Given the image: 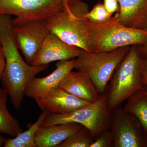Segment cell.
I'll return each instance as SVG.
<instances>
[{"mask_svg": "<svg viewBox=\"0 0 147 147\" xmlns=\"http://www.w3.org/2000/svg\"><path fill=\"white\" fill-rule=\"evenodd\" d=\"M142 60L138 45H132L116 69L104 94L110 112L121 105L135 92L144 88L142 84Z\"/></svg>", "mask_w": 147, "mask_h": 147, "instance_id": "6da1fadb", "label": "cell"}, {"mask_svg": "<svg viewBox=\"0 0 147 147\" xmlns=\"http://www.w3.org/2000/svg\"><path fill=\"white\" fill-rule=\"evenodd\" d=\"M118 13L101 24L87 20L91 53L110 52L121 47L139 45L147 42V29L130 28L119 21Z\"/></svg>", "mask_w": 147, "mask_h": 147, "instance_id": "7a4b0ae2", "label": "cell"}, {"mask_svg": "<svg viewBox=\"0 0 147 147\" xmlns=\"http://www.w3.org/2000/svg\"><path fill=\"white\" fill-rule=\"evenodd\" d=\"M89 10L87 3H75L47 19V27L67 44L91 53L87 20L84 17Z\"/></svg>", "mask_w": 147, "mask_h": 147, "instance_id": "3957f363", "label": "cell"}, {"mask_svg": "<svg viewBox=\"0 0 147 147\" xmlns=\"http://www.w3.org/2000/svg\"><path fill=\"white\" fill-rule=\"evenodd\" d=\"M131 46L97 53H89L82 50L74 60V69L88 74L99 94H104L114 71L128 53Z\"/></svg>", "mask_w": 147, "mask_h": 147, "instance_id": "277c9868", "label": "cell"}, {"mask_svg": "<svg viewBox=\"0 0 147 147\" xmlns=\"http://www.w3.org/2000/svg\"><path fill=\"white\" fill-rule=\"evenodd\" d=\"M68 123L79 124L88 129L95 139L102 131L111 128L110 112L105 95H100L95 102L71 113L62 115L49 114L41 126Z\"/></svg>", "mask_w": 147, "mask_h": 147, "instance_id": "5b68a950", "label": "cell"}, {"mask_svg": "<svg viewBox=\"0 0 147 147\" xmlns=\"http://www.w3.org/2000/svg\"><path fill=\"white\" fill-rule=\"evenodd\" d=\"M83 0H0V14L31 20H47Z\"/></svg>", "mask_w": 147, "mask_h": 147, "instance_id": "8992f818", "label": "cell"}, {"mask_svg": "<svg viewBox=\"0 0 147 147\" xmlns=\"http://www.w3.org/2000/svg\"><path fill=\"white\" fill-rule=\"evenodd\" d=\"M13 32L18 50L25 61L32 64L45 38L50 33L47 20L12 18Z\"/></svg>", "mask_w": 147, "mask_h": 147, "instance_id": "52a82bcc", "label": "cell"}, {"mask_svg": "<svg viewBox=\"0 0 147 147\" xmlns=\"http://www.w3.org/2000/svg\"><path fill=\"white\" fill-rule=\"evenodd\" d=\"M113 147H147V132L137 118L121 105L110 112Z\"/></svg>", "mask_w": 147, "mask_h": 147, "instance_id": "ba28073f", "label": "cell"}, {"mask_svg": "<svg viewBox=\"0 0 147 147\" xmlns=\"http://www.w3.org/2000/svg\"><path fill=\"white\" fill-rule=\"evenodd\" d=\"M75 59L59 61L56 69L48 76L35 77L29 85L26 96L35 100L44 98L59 87L66 76L74 69Z\"/></svg>", "mask_w": 147, "mask_h": 147, "instance_id": "9c48e42d", "label": "cell"}, {"mask_svg": "<svg viewBox=\"0 0 147 147\" xmlns=\"http://www.w3.org/2000/svg\"><path fill=\"white\" fill-rule=\"evenodd\" d=\"M82 50L67 44L50 32L44 40L32 65H48L55 61L75 59L79 56Z\"/></svg>", "mask_w": 147, "mask_h": 147, "instance_id": "30bf717a", "label": "cell"}, {"mask_svg": "<svg viewBox=\"0 0 147 147\" xmlns=\"http://www.w3.org/2000/svg\"><path fill=\"white\" fill-rule=\"evenodd\" d=\"M36 101L42 112L52 115L67 114L91 103L76 97L59 87L46 97Z\"/></svg>", "mask_w": 147, "mask_h": 147, "instance_id": "8fae6325", "label": "cell"}, {"mask_svg": "<svg viewBox=\"0 0 147 147\" xmlns=\"http://www.w3.org/2000/svg\"><path fill=\"white\" fill-rule=\"evenodd\" d=\"M59 87L76 97L90 102H95L100 96L89 76L82 71H71Z\"/></svg>", "mask_w": 147, "mask_h": 147, "instance_id": "7c38bea8", "label": "cell"}, {"mask_svg": "<svg viewBox=\"0 0 147 147\" xmlns=\"http://www.w3.org/2000/svg\"><path fill=\"white\" fill-rule=\"evenodd\" d=\"M74 123L40 127L35 135L36 147H57L83 127Z\"/></svg>", "mask_w": 147, "mask_h": 147, "instance_id": "4fadbf2b", "label": "cell"}, {"mask_svg": "<svg viewBox=\"0 0 147 147\" xmlns=\"http://www.w3.org/2000/svg\"><path fill=\"white\" fill-rule=\"evenodd\" d=\"M119 21L130 28L147 29V0H119Z\"/></svg>", "mask_w": 147, "mask_h": 147, "instance_id": "5bb4252c", "label": "cell"}, {"mask_svg": "<svg viewBox=\"0 0 147 147\" xmlns=\"http://www.w3.org/2000/svg\"><path fill=\"white\" fill-rule=\"evenodd\" d=\"M8 94L0 88V133L14 137L23 131L18 121L9 112L7 106Z\"/></svg>", "mask_w": 147, "mask_h": 147, "instance_id": "9a60e30c", "label": "cell"}, {"mask_svg": "<svg viewBox=\"0 0 147 147\" xmlns=\"http://www.w3.org/2000/svg\"><path fill=\"white\" fill-rule=\"evenodd\" d=\"M124 109L134 115L147 132V92L144 88L127 99Z\"/></svg>", "mask_w": 147, "mask_h": 147, "instance_id": "2e32d148", "label": "cell"}, {"mask_svg": "<svg viewBox=\"0 0 147 147\" xmlns=\"http://www.w3.org/2000/svg\"><path fill=\"white\" fill-rule=\"evenodd\" d=\"M49 114L42 112L34 123L28 130L22 131L16 137L6 139L4 147H36L35 135L43 121Z\"/></svg>", "mask_w": 147, "mask_h": 147, "instance_id": "e0dca14e", "label": "cell"}, {"mask_svg": "<svg viewBox=\"0 0 147 147\" xmlns=\"http://www.w3.org/2000/svg\"><path fill=\"white\" fill-rule=\"evenodd\" d=\"M94 140L91 131L84 126L57 147H90Z\"/></svg>", "mask_w": 147, "mask_h": 147, "instance_id": "ac0fdd59", "label": "cell"}, {"mask_svg": "<svg viewBox=\"0 0 147 147\" xmlns=\"http://www.w3.org/2000/svg\"><path fill=\"white\" fill-rule=\"evenodd\" d=\"M111 15L106 10L103 3L98 2L94 6L91 10L84 15V17L91 23L101 24L105 23L112 18Z\"/></svg>", "mask_w": 147, "mask_h": 147, "instance_id": "d6986e66", "label": "cell"}, {"mask_svg": "<svg viewBox=\"0 0 147 147\" xmlns=\"http://www.w3.org/2000/svg\"><path fill=\"white\" fill-rule=\"evenodd\" d=\"M90 147H113V134L111 128L102 131Z\"/></svg>", "mask_w": 147, "mask_h": 147, "instance_id": "ffe728a7", "label": "cell"}, {"mask_svg": "<svg viewBox=\"0 0 147 147\" xmlns=\"http://www.w3.org/2000/svg\"><path fill=\"white\" fill-rule=\"evenodd\" d=\"M103 4L107 11L113 15L118 12L119 9V0H103Z\"/></svg>", "mask_w": 147, "mask_h": 147, "instance_id": "44dd1931", "label": "cell"}, {"mask_svg": "<svg viewBox=\"0 0 147 147\" xmlns=\"http://www.w3.org/2000/svg\"><path fill=\"white\" fill-rule=\"evenodd\" d=\"M142 84L143 86L147 85V59L143 58L142 66Z\"/></svg>", "mask_w": 147, "mask_h": 147, "instance_id": "7402d4cb", "label": "cell"}, {"mask_svg": "<svg viewBox=\"0 0 147 147\" xmlns=\"http://www.w3.org/2000/svg\"><path fill=\"white\" fill-rule=\"evenodd\" d=\"M5 66V59L2 47H0V81L4 71Z\"/></svg>", "mask_w": 147, "mask_h": 147, "instance_id": "603a6c76", "label": "cell"}, {"mask_svg": "<svg viewBox=\"0 0 147 147\" xmlns=\"http://www.w3.org/2000/svg\"><path fill=\"white\" fill-rule=\"evenodd\" d=\"M138 47L142 57L147 59V42L145 44L138 45Z\"/></svg>", "mask_w": 147, "mask_h": 147, "instance_id": "cb8c5ba5", "label": "cell"}, {"mask_svg": "<svg viewBox=\"0 0 147 147\" xmlns=\"http://www.w3.org/2000/svg\"><path fill=\"white\" fill-rule=\"evenodd\" d=\"M6 139L1 135L0 133V147H4Z\"/></svg>", "mask_w": 147, "mask_h": 147, "instance_id": "d4e9b609", "label": "cell"}, {"mask_svg": "<svg viewBox=\"0 0 147 147\" xmlns=\"http://www.w3.org/2000/svg\"><path fill=\"white\" fill-rule=\"evenodd\" d=\"M144 88L145 89H146V91L147 92V85H146V86H144Z\"/></svg>", "mask_w": 147, "mask_h": 147, "instance_id": "484cf974", "label": "cell"}, {"mask_svg": "<svg viewBox=\"0 0 147 147\" xmlns=\"http://www.w3.org/2000/svg\"><path fill=\"white\" fill-rule=\"evenodd\" d=\"M1 47V43H0V47Z\"/></svg>", "mask_w": 147, "mask_h": 147, "instance_id": "4316f807", "label": "cell"}]
</instances>
